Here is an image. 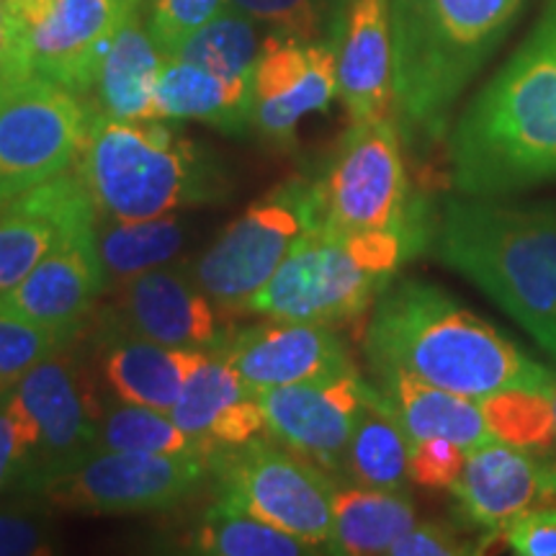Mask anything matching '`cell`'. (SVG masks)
<instances>
[{"mask_svg":"<svg viewBox=\"0 0 556 556\" xmlns=\"http://www.w3.org/2000/svg\"><path fill=\"white\" fill-rule=\"evenodd\" d=\"M366 356L374 374L397 368L475 400L507 389L548 392L556 384L554 368L528 356L446 289L420 278H394L374 302Z\"/></svg>","mask_w":556,"mask_h":556,"instance_id":"2","label":"cell"},{"mask_svg":"<svg viewBox=\"0 0 556 556\" xmlns=\"http://www.w3.org/2000/svg\"><path fill=\"white\" fill-rule=\"evenodd\" d=\"M131 3H135V5H144V3H148V0H131Z\"/></svg>","mask_w":556,"mask_h":556,"instance_id":"46","label":"cell"},{"mask_svg":"<svg viewBox=\"0 0 556 556\" xmlns=\"http://www.w3.org/2000/svg\"><path fill=\"white\" fill-rule=\"evenodd\" d=\"M75 170L109 219H155L227 201L232 176L204 142L165 119H111L96 111Z\"/></svg>","mask_w":556,"mask_h":556,"instance_id":"5","label":"cell"},{"mask_svg":"<svg viewBox=\"0 0 556 556\" xmlns=\"http://www.w3.org/2000/svg\"><path fill=\"white\" fill-rule=\"evenodd\" d=\"M319 184L323 227L340 232H377L415 225L394 116L351 124Z\"/></svg>","mask_w":556,"mask_h":556,"instance_id":"11","label":"cell"},{"mask_svg":"<svg viewBox=\"0 0 556 556\" xmlns=\"http://www.w3.org/2000/svg\"><path fill=\"white\" fill-rule=\"evenodd\" d=\"M368 387L356 368H351L338 377L266 389L258 392V400L268 433L338 479Z\"/></svg>","mask_w":556,"mask_h":556,"instance_id":"14","label":"cell"},{"mask_svg":"<svg viewBox=\"0 0 556 556\" xmlns=\"http://www.w3.org/2000/svg\"><path fill=\"white\" fill-rule=\"evenodd\" d=\"M212 351L255 392L338 377L356 368L336 328L289 319H270L266 325L227 332Z\"/></svg>","mask_w":556,"mask_h":556,"instance_id":"18","label":"cell"},{"mask_svg":"<svg viewBox=\"0 0 556 556\" xmlns=\"http://www.w3.org/2000/svg\"><path fill=\"white\" fill-rule=\"evenodd\" d=\"M189 552L204 556H299L319 554L307 541L291 536L242 507L217 497L199 520Z\"/></svg>","mask_w":556,"mask_h":556,"instance_id":"30","label":"cell"},{"mask_svg":"<svg viewBox=\"0 0 556 556\" xmlns=\"http://www.w3.org/2000/svg\"><path fill=\"white\" fill-rule=\"evenodd\" d=\"M276 39L332 41L336 45L345 0H227Z\"/></svg>","mask_w":556,"mask_h":556,"instance_id":"33","label":"cell"},{"mask_svg":"<svg viewBox=\"0 0 556 556\" xmlns=\"http://www.w3.org/2000/svg\"><path fill=\"white\" fill-rule=\"evenodd\" d=\"M13 3L18 5V11H21V13H26V11H31L34 5L39 3V0H13Z\"/></svg>","mask_w":556,"mask_h":556,"instance_id":"43","label":"cell"},{"mask_svg":"<svg viewBox=\"0 0 556 556\" xmlns=\"http://www.w3.org/2000/svg\"><path fill=\"white\" fill-rule=\"evenodd\" d=\"M413 441L379 387H368L366 405L348 443L343 475L351 484L374 490H405Z\"/></svg>","mask_w":556,"mask_h":556,"instance_id":"28","label":"cell"},{"mask_svg":"<svg viewBox=\"0 0 556 556\" xmlns=\"http://www.w3.org/2000/svg\"><path fill=\"white\" fill-rule=\"evenodd\" d=\"M526 5L528 0H392L394 119L407 144L443 142L456 103Z\"/></svg>","mask_w":556,"mask_h":556,"instance_id":"3","label":"cell"},{"mask_svg":"<svg viewBox=\"0 0 556 556\" xmlns=\"http://www.w3.org/2000/svg\"><path fill=\"white\" fill-rule=\"evenodd\" d=\"M67 348L39 361L13 384L34 428L31 456L16 486L24 497H34L47 479L70 469L99 446L103 405L96 402L90 381L75 358L67 356Z\"/></svg>","mask_w":556,"mask_h":556,"instance_id":"12","label":"cell"},{"mask_svg":"<svg viewBox=\"0 0 556 556\" xmlns=\"http://www.w3.org/2000/svg\"><path fill=\"white\" fill-rule=\"evenodd\" d=\"M433 238L438 261L475 283L556 361V204L454 197Z\"/></svg>","mask_w":556,"mask_h":556,"instance_id":"4","label":"cell"},{"mask_svg":"<svg viewBox=\"0 0 556 556\" xmlns=\"http://www.w3.org/2000/svg\"><path fill=\"white\" fill-rule=\"evenodd\" d=\"M73 345L58 332L41 330L0 309V384H16L26 371L62 348Z\"/></svg>","mask_w":556,"mask_h":556,"instance_id":"35","label":"cell"},{"mask_svg":"<svg viewBox=\"0 0 556 556\" xmlns=\"http://www.w3.org/2000/svg\"><path fill=\"white\" fill-rule=\"evenodd\" d=\"M458 197L507 199L556 184V0L448 131Z\"/></svg>","mask_w":556,"mask_h":556,"instance_id":"1","label":"cell"},{"mask_svg":"<svg viewBox=\"0 0 556 556\" xmlns=\"http://www.w3.org/2000/svg\"><path fill=\"white\" fill-rule=\"evenodd\" d=\"M482 402L486 426L497 441L528 451H552L556 426L552 400L533 389H507Z\"/></svg>","mask_w":556,"mask_h":556,"instance_id":"34","label":"cell"},{"mask_svg":"<svg viewBox=\"0 0 556 556\" xmlns=\"http://www.w3.org/2000/svg\"><path fill=\"white\" fill-rule=\"evenodd\" d=\"M109 451H139V454H165V456H191L217 451L199 438L180 430L170 413L163 409L131 405V402L111 400L103 402L99 422V446Z\"/></svg>","mask_w":556,"mask_h":556,"instance_id":"32","label":"cell"},{"mask_svg":"<svg viewBox=\"0 0 556 556\" xmlns=\"http://www.w3.org/2000/svg\"><path fill=\"white\" fill-rule=\"evenodd\" d=\"M31 73L29 31L13 0H0V83Z\"/></svg>","mask_w":556,"mask_h":556,"instance_id":"42","label":"cell"},{"mask_svg":"<svg viewBox=\"0 0 556 556\" xmlns=\"http://www.w3.org/2000/svg\"><path fill=\"white\" fill-rule=\"evenodd\" d=\"M131 0H39L24 13L31 73L90 99Z\"/></svg>","mask_w":556,"mask_h":556,"instance_id":"15","label":"cell"},{"mask_svg":"<svg viewBox=\"0 0 556 556\" xmlns=\"http://www.w3.org/2000/svg\"><path fill=\"white\" fill-rule=\"evenodd\" d=\"M464 520L484 531V544L500 539L505 526L539 500L556 497L552 458L533 456L528 448L505 441L469 451L462 477L451 486Z\"/></svg>","mask_w":556,"mask_h":556,"instance_id":"20","label":"cell"},{"mask_svg":"<svg viewBox=\"0 0 556 556\" xmlns=\"http://www.w3.org/2000/svg\"><path fill=\"white\" fill-rule=\"evenodd\" d=\"M214 456H165L96 448L47 479L31 500L83 516L155 513L197 495L212 479Z\"/></svg>","mask_w":556,"mask_h":556,"instance_id":"10","label":"cell"},{"mask_svg":"<svg viewBox=\"0 0 556 556\" xmlns=\"http://www.w3.org/2000/svg\"><path fill=\"white\" fill-rule=\"evenodd\" d=\"M111 289L114 299L99 317L101 332H124L193 351H208L227 336L217 304L193 281L191 266L168 263Z\"/></svg>","mask_w":556,"mask_h":556,"instance_id":"13","label":"cell"},{"mask_svg":"<svg viewBox=\"0 0 556 556\" xmlns=\"http://www.w3.org/2000/svg\"><path fill=\"white\" fill-rule=\"evenodd\" d=\"M103 291H109V278L96 245V225H90L0 294V309L73 343L96 315Z\"/></svg>","mask_w":556,"mask_h":556,"instance_id":"16","label":"cell"},{"mask_svg":"<svg viewBox=\"0 0 556 556\" xmlns=\"http://www.w3.org/2000/svg\"><path fill=\"white\" fill-rule=\"evenodd\" d=\"M422 232L413 227L340 232L315 227L250 299V315L338 328L374 307Z\"/></svg>","mask_w":556,"mask_h":556,"instance_id":"6","label":"cell"},{"mask_svg":"<svg viewBox=\"0 0 556 556\" xmlns=\"http://www.w3.org/2000/svg\"><path fill=\"white\" fill-rule=\"evenodd\" d=\"M93 116V101L37 73L0 83V199L73 170Z\"/></svg>","mask_w":556,"mask_h":556,"instance_id":"9","label":"cell"},{"mask_svg":"<svg viewBox=\"0 0 556 556\" xmlns=\"http://www.w3.org/2000/svg\"><path fill=\"white\" fill-rule=\"evenodd\" d=\"M477 552V541L464 536L458 528L438 523V520L415 523L397 544L389 548L392 556H464Z\"/></svg>","mask_w":556,"mask_h":556,"instance_id":"41","label":"cell"},{"mask_svg":"<svg viewBox=\"0 0 556 556\" xmlns=\"http://www.w3.org/2000/svg\"><path fill=\"white\" fill-rule=\"evenodd\" d=\"M548 400H552V409H554V426H556V384L552 387V389H548ZM556 448V438H554V446H552V451Z\"/></svg>","mask_w":556,"mask_h":556,"instance_id":"44","label":"cell"},{"mask_svg":"<svg viewBox=\"0 0 556 556\" xmlns=\"http://www.w3.org/2000/svg\"><path fill=\"white\" fill-rule=\"evenodd\" d=\"M217 497L328 552L336 477L276 441L255 435L214 454Z\"/></svg>","mask_w":556,"mask_h":556,"instance_id":"8","label":"cell"},{"mask_svg":"<svg viewBox=\"0 0 556 556\" xmlns=\"http://www.w3.org/2000/svg\"><path fill=\"white\" fill-rule=\"evenodd\" d=\"M170 417L214 451L240 446L268 430L258 392L212 348L201 353Z\"/></svg>","mask_w":556,"mask_h":556,"instance_id":"22","label":"cell"},{"mask_svg":"<svg viewBox=\"0 0 556 556\" xmlns=\"http://www.w3.org/2000/svg\"><path fill=\"white\" fill-rule=\"evenodd\" d=\"M336 52L338 99L351 122L394 116L392 0H345Z\"/></svg>","mask_w":556,"mask_h":556,"instance_id":"21","label":"cell"},{"mask_svg":"<svg viewBox=\"0 0 556 556\" xmlns=\"http://www.w3.org/2000/svg\"><path fill=\"white\" fill-rule=\"evenodd\" d=\"M225 5L227 0H148L144 13L160 50L176 54L180 45L206 26Z\"/></svg>","mask_w":556,"mask_h":556,"instance_id":"36","label":"cell"},{"mask_svg":"<svg viewBox=\"0 0 556 556\" xmlns=\"http://www.w3.org/2000/svg\"><path fill=\"white\" fill-rule=\"evenodd\" d=\"M34 448V428L29 415L24 413L16 392L5 394L0 402V497L5 492H16L24 477L26 462H29Z\"/></svg>","mask_w":556,"mask_h":556,"instance_id":"37","label":"cell"},{"mask_svg":"<svg viewBox=\"0 0 556 556\" xmlns=\"http://www.w3.org/2000/svg\"><path fill=\"white\" fill-rule=\"evenodd\" d=\"M101 379L111 397L170 413L186 379L199 364L201 353L193 348H170L155 340L99 332Z\"/></svg>","mask_w":556,"mask_h":556,"instance_id":"23","label":"cell"},{"mask_svg":"<svg viewBox=\"0 0 556 556\" xmlns=\"http://www.w3.org/2000/svg\"><path fill=\"white\" fill-rule=\"evenodd\" d=\"M338 96L332 41L270 37L253 75V129L274 144L294 139L299 122L328 111Z\"/></svg>","mask_w":556,"mask_h":556,"instance_id":"17","label":"cell"},{"mask_svg":"<svg viewBox=\"0 0 556 556\" xmlns=\"http://www.w3.org/2000/svg\"><path fill=\"white\" fill-rule=\"evenodd\" d=\"M165 60L168 54L152 37L144 5H137L111 41L101 65L90 93L96 111L111 119H155V90Z\"/></svg>","mask_w":556,"mask_h":556,"instance_id":"25","label":"cell"},{"mask_svg":"<svg viewBox=\"0 0 556 556\" xmlns=\"http://www.w3.org/2000/svg\"><path fill=\"white\" fill-rule=\"evenodd\" d=\"M270 34L258 21L225 5L206 26L180 45L176 58L189 60L229 80H253Z\"/></svg>","mask_w":556,"mask_h":556,"instance_id":"31","label":"cell"},{"mask_svg":"<svg viewBox=\"0 0 556 556\" xmlns=\"http://www.w3.org/2000/svg\"><path fill=\"white\" fill-rule=\"evenodd\" d=\"M323 225L317 178L294 176L255 199L191 263V276L222 312H245L304 235Z\"/></svg>","mask_w":556,"mask_h":556,"instance_id":"7","label":"cell"},{"mask_svg":"<svg viewBox=\"0 0 556 556\" xmlns=\"http://www.w3.org/2000/svg\"><path fill=\"white\" fill-rule=\"evenodd\" d=\"M9 392H11V384H0V402L5 400V394H9Z\"/></svg>","mask_w":556,"mask_h":556,"instance_id":"45","label":"cell"},{"mask_svg":"<svg viewBox=\"0 0 556 556\" xmlns=\"http://www.w3.org/2000/svg\"><path fill=\"white\" fill-rule=\"evenodd\" d=\"M54 544L52 523L41 510H0V556L52 554Z\"/></svg>","mask_w":556,"mask_h":556,"instance_id":"39","label":"cell"},{"mask_svg":"<svg viewBox=\"0 0 556 556\" xmlns=\"http://www.w3.org/2000/svg\"><path fill=\"white\" fill-rule=\"evenodd\" d=\"M377 381L413 443L443 438V441L467 448L469 454L484 443L497 441L486 426L482 402L475 397H464V394L428 384V381L409 377L397 368L377 371Z\"/></svg>","mask_w":556,"mask_h":556,"instance_id":"26","label":"cell"},{"mask_svg":"<svg viewBox=\"0 0 556 556\" xmlns=\"http://www.w3.org/2000/svg\"><path fill=\"white\" fill-rule=\"evenodd\" d=\"M155 119L201 122L227 137L253 129V80H229L168 54L155 90Z\"/></svg>","mask_w":556,"mask_h":556,"instance_id":"24","label":"cell"},{"mask_svg":"<svg viewBox=\"0 0 556 556\" xmlns=\"http://www.w3.org/2000/svg\"><path fill=\"white\" fill-rule=\"evenodd\" d=\"M467 448L443 438L417 441L409 451V482L428 486V490H451L462 477Z\"/></svg>","mask_w":556,"mask_h":556,"instance_id":"38","label":"cell"},{"mask_svg":"<svg viewBox=\"0 0 556 556\" xmlns=\"http://www.w3.org/2000/svg\"><path fill=\"white\" fill-rule=\"evenodd\" d=\"M186 240H189V227L178 214L135 222L109 219L99 214L96 219V245L106 270L109 289L152 268L168 266L178 258Z\"/></svg>","mask_w":556,"mask_h":556,"instance_id":"29","label":"cell"},{"mask_svg":"<svg viewBox=\"0 0 556 556\" xmlns=\"http://www.w3.org/2000/svg\"><path fill=\"white\" fill-rule=\"evenodd\" d=\"M415 523V505L405 490H374L358 484L336 486L328 554H389V548Z\"/></svg>","mask_w":556,"mask_h":556,"instance_id":"27","label":"cell"},{"mask_svg":"<svg viewBox=\"0 0 556 556\" xmlns=\"http://www.w3.org/2000/svg\"><path fill=\"white\" fill-rule=\"evenodd\" d=\"M520 556H556V505L528 507L500 533Z\"/></svg>","mask_w":556,"mask_h":556,"instance_id":"40","label":"cell"},{"mask_svg":"<svg viewBox=\"0 0 556 556\" xmlns=\"http://www.w3.org/2000/svg\"><path fill=\"white\" fill-rule=\"evenodd\" d=\"M96 219L99 212L75 168L0 199V294Z\"/></svg>","mask_w":556,"mask_h":556,"instance_id":"19","label":"cell"}]
</instances>
